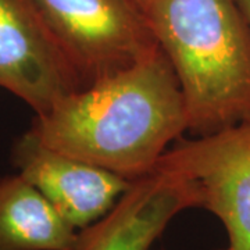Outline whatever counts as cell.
Returning a JSON list of instances; mask_svg holds the SVG:
<instances>
[{"instance_id":"6da1fadb","label":"cell","mask_w":250,"mask_h":250,"mask_svg":"<svg viewBox=\"0 0 250 250\" xmlns=\"http://www.w3.org/2000/svg\"><path fill=\"white\" fill-rule=\"evenodd\" d=\"M57 152L129 181L152 172L188 131L185 99L159 50L59 100L29 128Z\"/></svg>"},{"instance_id":"3957f363","label":"cell","mask_w":250,"mask_h":250,"mask_svg":"<svg viewBox=\"0 0 250 250\" xmlns=\"http://www.w3.org/2000/svg\"><path fill=\"white\" fill-rule=\"evenodd\" d=\"M86 86L161 50L132 0H35Z\"/></svg>"},{"instance_id":"ba28073f","label":"cell","mask_w":250,"mask_h":250,"mask_svg":"<svg viewBox=\"0 0 250 250\" xmlns=\"http://www.w3.org/2000/svg\"><path fill=\"white\" fill-rule=\"evenodd\" d=\"M77 233L20 174L0 178V250H72Z\"/></svg>"},{"instance_id":"9c48e42d","label":"cell","mask_w":250,"mask_h":250,"mask_svg":"<svg viewBox=\"0 0 250 250\" xmlns=\"http://www.w3.org/2000/svg\"><path fill=\"white\" fill-rule=\"evenodd\" d=\"M236 4L250 27V0H236Z\"/></svg>"},{"instance_id":"30bf717a","label":"cell","mask_w":250,"mask_h":250,"mask_svg":"<svg viewBox=\"0 0 250 250\" xmlns=\"http://www.w3.org/2000/svg\"><path fill=\"white\" fill-rule=\"evenodd\" d=\"M132 1H134V3H136V4H138V0H132Z\"/></svg>"},{"instance_id":"277c9868","label":"cell","mask_w":250,"mask_h":250,"mask_svg":"<svg viewBox=\"0 0 250 250\" xmlns=\"http://www.w3.org/2000/svg\"><path fill=\"white\" fill-rule=\"evenodd\" d=\"M156 168L181 174L196 188L199 207L223 223L225 250H250V121L178 139Z\"/></svg>"},{"instance_id":"5b68a950","label":"cell","mask_w":250,"mask_h":250,"mask_svg":"<svg viewBox=\"0 0 250 250\" xmlns=\"http://www.w3.org/2000/svg\"><path fill=\"white\" fill-rule=\"evenodd\" d=\"M0 88L35 116L86 88L35 0H0Z\"/></svg>"},{"instance_id":"7a4b0ae2","label":"cell","mask_w":250,"mask_h":250,"mask_svg":"<svg viewBox=\"0 0 250 250\" xmlns=\"http://www.w3.org/2000/svg\"><path fill=\"white\" fill-rule=\"evenodd\" d=\"M177 75L188 131L250 121V27L236 0H138Z\"/></svg>"},{"instance_id":"8992f818","label":"cell","mask_w":250,"mask_h":250,"mask_svg":"<svg viewBox=\"0 0 250 250\" xmlns=\"http://www.w3.org/2000/svg\"><path fill=\"white\" fill-rule=\"evenodd\" d=\"M11 157L18 174L80 231L107 214L132 184L111 171L54 150L29 129L17 139Z\"/></svg>"},{"instance_id":"52a82bcc","label":"cell","mask_w":250,"mask_h":250,"mask_svg":"<svg viewBox=\"0 0 250 250\" xmlns=\"http://www.w3.org/2000/svg\"><path fill=\"white\" fill-rule=\"evenodd\" d=\"M199 207L196 188L174 171L154 168L132 181L114 207L81 229L72 250H150L177 215Z\"/></svg>"}]
</instances>
